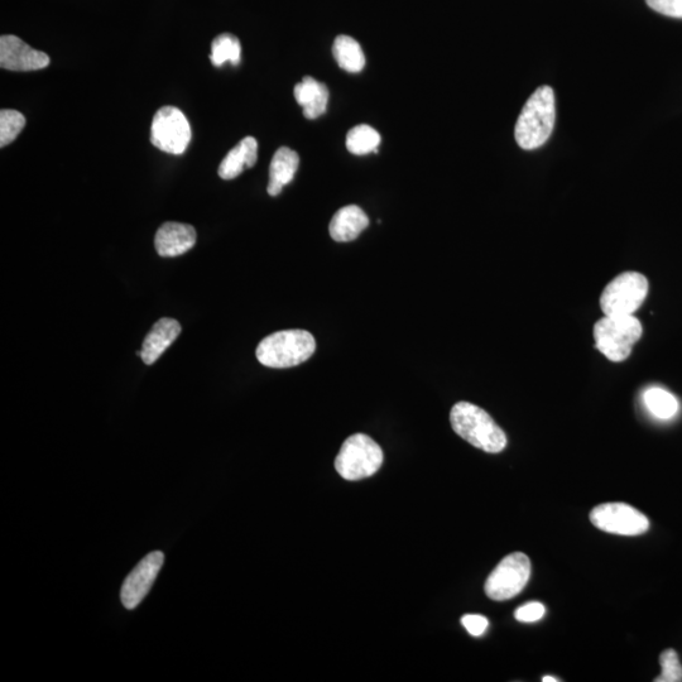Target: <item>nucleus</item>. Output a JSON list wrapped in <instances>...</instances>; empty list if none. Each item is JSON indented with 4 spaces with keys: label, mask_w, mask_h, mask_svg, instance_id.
Here are the masks:
<instances>
[{
    "label": "nucleus",
    "mask_w": 682,
    "mask_h": 682,
    "mask_svg": "<svg viewBox=\"0 0 682 682\" xmlns=\"http://www.w3.org/2000/svg\"><path fill=\"white\" fill-rule=\"evenodd\" d=\"M556 122L554 90L541 86L527 100L515 129L518 146L532 151L549 141Z\"/></svg>",
    "instance_id": "obj_1"
},
{
    "label": "nucleus",
    "mask_w": 682,
    "mask_h": 682,
    "mask_svg": "<svg viewBox=\"0 0 682 682\" xmlns=\"http://www.w3.org/2000/svg\"><path fill=\"white\" fill-rule=\"evenodd\" d=\"M453 430L470 445L489 454L501 453L507 446V436L483 408L469 402H458L451 408Z\"/></svg>",
    "instance_id": "obj_2"
},
{
    "label": "nucleus",
    "mask_w": 682,
    "mask_h": 682,
    "mask_svg": "<svg viewBox=\"0 0 682 682\" xmlns=\"http://www.w3.org/2000/svg\"><path fill=\"white\" fill-rule=\"evenodd\" d=\"M316 341L306 330H283L267 336L257 348L258 362L268 368H292L315 353Z\"/></svg>",
    "instance_id": "obj_3"
},
{
    "label": "nucleus",
    "mask_w": 682,
    "mask_h": 682,
    "mask_svg": "<svg viewBox=\"0 0 682 682\" xmlns=\"http://www.w3.org/2000/svg\"><path fill=\"white\" fill-rule=\"evenodd\" d=\"M643 328L635 315L604 316L594 325L595 348L611 362H623L641 339Z\"/></svg>",
    "instance_id": "obj_4"
},
{
    "label": "nucleus",
    "mask_w": 682,
    "mask_h": 682,
    "mask_svg": "<svg viewBox=\"0 0 682 682\" xmlns=\"http://www.w3.org/2000/svg\"><path fill=\"white\" fill-rule=\"evenodd\" d=\"M382 464L381 446L364 434L348 437L335 459L336 472L350 482L372 477L381 469Z\"/></svg>",
    "instance_id": "obj_5"
},
{
    "label": "nucleus",
    "mask_w": 682,
    "mask_h": 682,
    "mask_svg": "<svg viewBox=\"0 0 682 682\" xmlns=\"http://www.w3.org/2000/svg\"><path fill=\"white\" fill-rule=\"evenodd\" d=\"M648 280L638 272H624L604 288L600 307L604 316L635 315L648 295Z\"/></svg>",
    "instance_id": "obj_6"
},
{
    "label": "nucleus",
    "mask_w": 682,
    "mask_h": 682,
    "mask_svg": "<svg viewBox=\"0 0 682 682\" xmlns=\"http://www.w3.org/2000/svg\"><path fill=\"white\" fill-rule=\"evenodd\" d=\"M531 576V561L522 552L504 557L485 581V594L496 602L517 597Z\"/></svg>",
    "instance_id": "obj_7"
},
{
    "label": "nucleus",
    "mask_w": 682,
    "mask_h": 682,
    "mask_svg": "<svg viewBox=\"0 0 682 682\" xmlns=\"http://www.w3.org/2000/svg\"><path fill=\"white\" fill-rule=\"evenodd\" d=\"M191 141L189 120L180 109L163 107L153 118L151 142L170 155L180 156L187 150Z\"/></svg>",
    "instance_id": "obj_8"
},
{
    "label": "nucleus",
    "mask_w": 682,
    "mask_h": 682,
    "mask_svg": "<svg viewBox=\"0 0 682 682\" xmlns=\"http://www.w3.org/2000/svg\"><path fill=\"white\" fill-rule=\"evenodd\" d=\"M590 521L599 530L621 536H640L650 530V521L626 503H604L590 512Z\"/></svg>",
    "instance_id": "obj_9"
},
{
    "label": "nucleus",
    "mask_w": 682,
    "mask_h": 682,
    "mask_svg": "<svg viewBox=\"0 0 682 682\" xmlns=\"http://www.w3.org/2000/svg\"><path fill=\"white\" fill-rule=\"evenodd\" d=\"M163 563H165V555L161 551L151 552L143 557L141 563L124 580L122 593H120L124 607L134 609L143 602L155 584Z\"/></svg>",
    "instance_id": "obj_10"
},
{
    "label": "nucleus",
    "mask_w": 682,
    "mask_h": 682,
    "mask_svg": "<svg viewBox=\"0 0 682 682\" xmlns=\"http://www.w3.org/2000/svg\"><path fill=\"white\" fill-rule=\"evenodd\" d=\"M50 65V57L13 35L0 37V66L11 71H36Z\"/></svg>",
    "instance_id": "obj_11"
},
{
    "label": "nucleus",
    "mask_w": 682,
    "mask_h": 682,
    "mask_svg": "<svg viewBox=\"0 0 682 682\" xmlns=\"http://www.w3.org/2000/svg\"><path fill=\"white\" fill-rule=\"evenodd\" d=\"M196 243V230L189 224L166 223L156 234L155 244L161 257H179Z\"/></svg>",
    "instance_id": "obj_12"
},
{
    "label": "nucleus",
    "mask_w": 682,
    "mask_h": 682,
    "mask_svg": "<svg viewBox=\"0 0 682 682\" xmlns=\"http://www.w3.org/2000/svg\"><path fill=\"white\" fill-rule=\"evenodd\" d=\"M368 225L367 214L357 205H348L336 211L329 225V233L335 242H353Z\"/></svg>",
    "instance_id": "obj_13"
},
{
    "label": "nucleus",
    "mask_w": 682,
    "mask_h": 682,
    "mask_svg": "<svg viewBox=\"0 0 682 682\" xmlns=\"http://www.w3.org/2000/svg\"><path fill=\"white\" fill-rule=\"evenodd\" d=\"M181 333L179 321L174 319H161L153 325L150 334L144 339L141 357L144 363L151 365L157 362L166 349L177 339Z\"/></svg>",
    "instance_id": "obj_14"
},
{
    "label": "nucleus",
    "mask_w": 682,
    "mask_h": 682,
    "mask_svg": "<svg viewBox=\"0 0 682 682\" xmlns=\"http://www.w3.org/2000/svg\"><path fill=\"white\" fill-rule=\"evenodd\" d=\"M295 99L304 109L307 119H316L325 114L329 103V89L318 80L306 76L300 84L295 86Z\"/></svg>",
    "instance_id": "obj_15"
},
{
    "label": "nucleus",
    "mask_w": 682,
    "mask_h": 682,
    "mask_svg": "<svg viewBox=\"0 0 682 682\" xmlns=\"http://www.w3.org/2000/svg\"><path fill=\"white\" fill-rule=\"evenodd\" d=\"M257 160L258 142L253 137H246L220 163L219 176L223 180H233L242 174L246 168H252L256 165Z\"/></svg>",
    "instance_id": "obj_16"
},
{
    "label": "nucleus",
    "mask_w": 682,
    "mask_h": 682,
    "mask_svg": "<svg viewBox=\"0 0 682 682\" xmlns=\"http://www.w3.org/2000/svg\"><path fill=\"white\" fill-rule=\"evenodd\" d=\"M300 166V157L288 147H281L272 158L270 184L267 191L271 196L280 195L283 187L290 184Z\"/></svg>",
    "instance_id": "obj_17"
},
{
    "label": "nucleus",
    "mask_w": 682,
    "mask_h": 682,
    "mask_svg": "<svg viewBox=\"0 0 682 682\" xmlns=\"http://www.w3.org/2000/svg\"><path fill=\"white\" fill-rule=\"evenodd\" d=\"M333 55L341 69L358 74L365 66V56L362 46L354 38L349 36H338L334 41Z\"/></svg>",
    "instance_id": "obj_18"
},
{
    "label": "nucleus",
    "mask_w": 682,
    "mask_h": 682,
    "mask_svg": "<svg viewBox=\"0 0 682 682\" xmlns=\"http://www.w3.org/2000/svg\"><path fill=\"white\" fill-rule=\"evenodd\" d=\"M647 410L660 420H670L679 411V401L664 388L652 387L643 395Z\"/></svg>",
    "instance_id": "obj_19"
},
{
    "label": "nucleus",
    "mask_w": 682,
    "mask_h": 682,
    "mask_svg": "<svg viewBox=\"0 0 682 682\" xmlns=\"http://www.w3.org/2000/svg\"><path fill=\"white\" fill-rule=\"evenodd\" d=\"M382 138L376 129L367 124L350 129L347 136V148L355 156H365L369 153H377Z\"/></svg>",
    "instance_id": "obj_20"
},
{
    "label": "nucleus",
    "mask_w": 682,
    "mask_h": 682,
    "mask_svg": "<svg viewBox=\"0 0 682 682\" xmlns=\"http://www.w3.org/2000/svg\"><path fill=\"white\" fill-rule=\"evenodd\" d=\"M242 46L237 37L230 33H223L215 38L211 45L210 60L216 67L223 66L225 62H230L233 66L239 65Z\"/></svg>",
    "instance_id": "obj_21"
},
{
    "label": "nucleus",
    "mask_w": 682,
    "mask_h": 682,
    "mask_svg": "<svg viewBox=\"0 0 682 682\" xmlns=\"http://www.w3.org/2000/svg\"><path fill=\"white\" fill-rule=\"evenodd\" d=\"M26 126V118L17 110L3 109L0 112V147H6L19 136Z\"/></svg>",
    "instance_id": "obj_22"
},
{
    "label": "nucleus",
    "mask_w": 682,
    "mask_h": 682,
    "mask_svg": "<svg viewBox=\"0 0 682 682\" xmlns=\"http://www.w3.org/2000/svg\"><path fill=\"white\" fill-rule=\"evenodd\" d=\"M661 675L656 677L655 682H681L682 665L679 656L674 650H666L660 656Z\"/></svg>",
    "instance_id": "obj_23"
},
{
    "label": "nucleus",
    "mask_w": 682,
    "mask_h": 682,
    "mask_svg": "<svg viewBox=\"0 0 682 682\" xmlns=\"http://www.w3.org/2000/svg\"><path fill=\"white\" fill-rule=\"evenodd\" d=\"M545 605L539 602H530L521 605L515 612V618L518 622L533 623L540 621L545 616Z\"/></svg>",
    "instance_id": "obj_24"
},
{
    "label": "nucleus",
    "mask_w": 682,
    "mask_h": 682,
    "mask_svg": "<svg viewBox=\"0 0 682 682\" xmlns=\"http://www.w3.org/2000/svg\"><path fill=\"white\" fill-rule=\"evenodd\" d=\"M646 3L657 13L682 19V0H646Z\"/></svg>",
    "instance_id": "obj_25"
},
{
    "label": "nucleus",
    "mask_w": 682,
    "mask_h": 682,
    "mask_svg": "<svg viewBox=\"0 0 682 682\" xmlns=\"http://www.w3.org/2000/svg\"><path fill=\"white\" fill-rule=\"evenodd\" d=\"M461 624L467 629L469 635L473 637L483 636L489 626L488 619L484 616H479V614H467V616L461 618Z\"/></svg>",
    "instance_id": "obj_26"
},
{
    "label": "nucleus",
    "mask_w": 682,
    "mask_h": 682,
    "mask_svg": "<svg viewBox=\"0 0 682 682\" xmlns=\"http://www.w3.org/2000/svg\"><path fill=\"white\" fill-rule=\"evenodd\" d=\"M542 681H544V682H557L559 680H557L556 677L545 676V677H542Z\"/></svg>",
    "instance_id": "obj_27"
}]
</instances>
